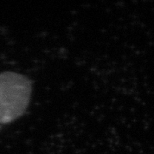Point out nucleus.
<instances>
[{
    "label": "nucleus",
    "instance_id": "nucleus-1",
    "mask_svg": "<svg viewBox=\"0 0 154 154\" xmlns=\"http://www.w3.org/2000/svg\"><path fill=\"white\" fill-rule=\"evenodd\" d=\"M32 82L16 72L0 73V123H9L20 117L28 108Z\"/></svg>",
    "mask_w": 154,
    "mask_h": 154
}]
</instances>
